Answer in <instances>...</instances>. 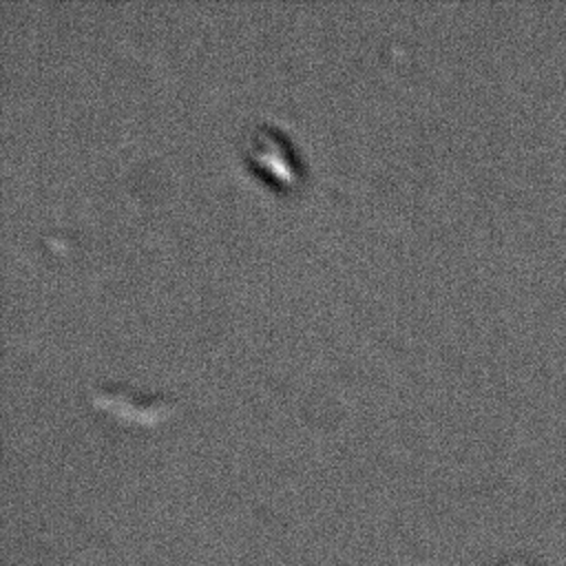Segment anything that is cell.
<instances>
[{"instance_id":"cell-1","label":"cell","mask_w":566,"mask_h":566,"mask_svg":"<svg viewBox=\"0 0 566 566\" xmlns=\"http://www.w3.org/2000/svg\"><path fill=\"white\" fill-rule=\"evenodd\" d=\"M281 155H294V148L285 133H281L272 124H261L248 133V139L243 144L245 164L263 179L279 186H290L298 181L301 166L281 161Z\"/></svg>"}]
</instances>
